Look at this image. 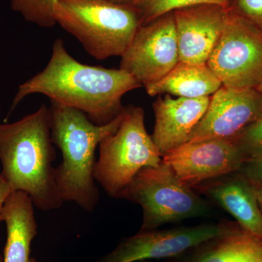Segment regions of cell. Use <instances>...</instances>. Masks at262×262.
Instances as JSON below:
<instances>
[{"mask_svg": "<svg viewBox=\"0 0 262 262\" xmlns=\"http://www.w3.org/2000/svg\"><path fill=\"white\" fill-rule=\"evenodd\" d=\"M142 85L121 69H106L80 63L57 39L46 68L20 84L9 114L32 94H42L55 101L80 110L94 123L106 125L123 111L124 95Z\"/></svg>", "mask_w": 262, "mask_h": 262, "instance_id": "6da1fadb", "label": "cell"}, {"mask_svg": "<svg viewBox=\"0 0 262 262\" xmlns=\"http://www.w3.org/2000/svg\"><path fill=\"white\" fill-rule=\"evenodd\" d=\"M54 146L46 105L18 121L0 124V173L13 192H25L43 211L58 209L64 203L55 177Z\"/></svg>", "mask_w": 262, "mask_h": 262, "instance_id": "7a4b0ae2", "label": "cell"}, {"mask_svg": "<svg viewBox=\"0 0 262 262\" xmlns=\"http://www.w3.org/2000/svg\"><path fill=\"white\" fill-rule=\"evenodd\" d=\"M124 110L110 123L98 125L80 110L51 101L52 141L62 155L55 177L63 201L73 202L87 212L94 211L100 198L94 178L96 150L103 139L118 129Z\"/></svg>", "mask_w": 262, "mask_h": 262, "instance_id": "3957f363", "label": "cell"}, {"mask_svg": "<svg viewBox=\"0 0 262 262\" xmlns=\"http://www.w3.org/2000/svg\"><path fill=\"white\" fill-rule=\"evenodd\" d=\"M54 16L99 61L121 57L141 26L135 9L113 0H58Z\"/></svg>", "mask_w": 262, "mask_h": 262, "instance_id": "277c9868", "label": "cell"}, {"mask_svg": "<svg viewBox=\"0 0 262 262\" xmlns=\"http://www.w3.org/2000/svg\"><path fill=\"white\" fill-rule=\"evenodd\" d=\"M141 106H125L118 129L100 143L94 178L108 196L119 199L143 168L157 167L163 156L148 134Z\"/></svg>", "mask_w": 262, "mask_h": 262, "instance_id": "5b68a950", "label": "cell"}, {"mask_svg": "<svg viewBox=\"0 0 262 262\" xmlns=\"http://www.w3.org/2000/svg\"><path fill=\"white\" fill-rule=\"evenodd\" d=\"M119 199L142 208L140 231L153 230L167 224L209 215L211 208L193 188L183 183L164 162L139 172Z\"/></svg>", "mask_w": 262, "mask_h": 262, "instance_id": "8992f818", "label": "cell"}, {"mask_svg": "<svg viewBox=\"0 0 262 262\" xmlns=\"http://www.w3.org/2000/svg\"><path fill=\"white\" fill-rule=\"evenodd\" d=\"M207 65L230 89H256L262 79V31L229 7Z\"/></svg>", "mask_w": 262, "mask_h": 262, "instance_id": "52a82bcc", "label": "cell"}, {"mask_svg": "<svg viewBox=\"0 0 262 262\" xmlns=\"http://www.w3.org/2000/svg\"><path fill=\"white\" fill-rule=\"evenodd\" d=\"M179 62L173 12L141 25L121 56L120 69L145 87L161 80Z\"/></svg>", "mask_w": 262, "mask_h": 262, "instance_id": "ba28073f", "label": "cell"}, {"mask_svg": "<svg viewBox=\"0 0 262 262\" xmlns=\"http://www.w3.org/2000/svg\"><path fill=\"white\" fill-rule=\"evenodd\" d=\"M230 222L139 231L122 239L111 252L94 262H140L170 259L223 233Z\"/></svg>", "mask_w": 262, "mask_h": 262, "instance_id": "9c48e42d", "label": "cell"}, {"mask_svg": "<svg viewBox=\"0 0 262 262\" xmlns=\"http://www.w3.org/2000/svg\"><path fill=\"white\" fill-rule=\"evenodd\" d=\"M183 183L193 188L239 171L246 160L233 140L187 142L163 157Z\"/></svg>", "mask_w": 262, "mask_h": 262, "instance_id": "30bf717a", "label": "cell"}, {"mask_svg": "<svg viewBox=\"0 0 262 262\" xmlns=\"http://www.w3.org/2000/svg\"><path fill=\"white\" fill-rule=\"evenodd\" d=\"M262 115V93L222 85L211 96L206 115L188 142L237 137Z\"/></svg>", "mask_w": 262, "mask_h": 262, "instance_id": "8fae6325", "label": "cell"}, {"mask_svg": "<svg viewBox=\"0 0 262 262\" xmlns=\"http://www.w3.org/2000/svg\"><path fill=\"white\" fill-rule=\"evenodd\" d=\"M229 7L194 5L173 11L179 61L204 64L222 35Z\"/></svg>", "mask_w": 262, "mask_h": 262, "instance_id": "7c38bea8", "label": "cell"}, {"mask_svg": "<svg viewBox=\"0 0 262 262\" xmlns=\"http://www.w3.org/2000/svg\"><path fill=\"white\" fill-rule=\"evenodd\" d=\"M211 96L173 98L166 94L153 103L155 124L151 139L164 156L188 142L206 115Z\"/></svg>", "mask_w": 262, "mask_h": 262, "instance_id": "4fadbf2b", "label": "cell"}, {"mask_svg": "<svg viewBox=\"0 0 262 262\" xmlns=\"http://www.w3.org/2000/svg\"><path fill=\"white\" fill-rule=\"evenodd\" d=\"M229 213L241 228L262 241V212L254 184L241 171L203 183L194 188Z\"/></svg>", "mask_w": 262, "mask_h": 262, "instance_id": "5bb4252c", "label": "cell"}, {"mask_svg": "<svg viewBox=\"0 0 262 262\" xmlns=\"http://www.w3.org/2000/svg\"><path fill=\"white\" fill-rule=\"evenodd\" d=\"M168 262H262V241L237 223Z\"/></svg>", "mask_w": 262, "mask_h": 262, "instance_id": "9a60e30c", "label": "cell"}, {"mask_svg": "<svg viewBox=\"0 0 262 262\" xmlns=\"http://www.w3.org/2000/svg\"><path fill=\"white\" fill-rule=\"evenodd\" d=\"M34 206L28 194H10L2 213L6 225L7 241L3 262H31V245L37 234Z\"/></svg>", "mask_w": 262, "mask_h": 262, "instance_id": "2e32d148", "label": "cell"}, {"mask_svg": "<svg viewBox=\"0 0 262 262\" xmlns=\"http://www.w3.org/2000/svg\"><path fill=\"white\" fill-rule=\"evenodd\" d=\"M222 82L207 63L179 61L161 80L145 86L150 96L168 94L181 98L211 96L222 87Z\"/></svg>", "mask_w": 262, "mask_h": 262, "instance_id": "e0dca14e", "label": "cell"}, {"mask_svg": "<svg viewBox=\"0 0 262 262\" xmlns=\"http://www.w3.org/2000/svg\"><path fill=\"white\" fill-rule=\"evenodd\" d=\"M128 5L139 13L141 25L174 10L194 5L214 4L229 7V0H113Z\"/></svg>", "mask_w": 262, "mask_h": 262, "instance_id": "ac0fdd59", "label": "cell"}, {"mask_svg": "<svg viewBox=\"0 0 262 262\" xmlns=\"http://www.w3.org/2000/svg\"><path fill=\"white\" fill-rule=\"evenodd\" d=\"M58 0H10L13 11L27 21L42 28H53L56 24L54 6Z\"/></svg>", "mask_w": 262, "mask_h": 262, "instance_id": "d6986e66", "label": "cell"}, {"mask_svg": "<svg viewBox=\"0 0 262 262\" xmlns=\"http://www.w3.org/2000/svg\"><path fill=\"white\" fill-rule=\"evenodd\" d=\"M232 140L242 151L246 162L262 155V115Z\"/></svg>", "mask_w": 262, "mask_h": 262, "instance_id": "ffe728a7", "label": "cell"}, {"mask_svg": "<svg viewBox=\"0 0 262 262\" xmlns=\"http://www.w3.org/2000/svg\"><path fill=\"white\" fill-rule=\"evenodd\" d=\"M229 7L262 31V0H235Z\"/></svg>", "mask_w": 262, "mask_h": 262, "instance_id": "44dd1931", "label": "cell"}, {"mask_svg": "<svg viewBox=\"0 0 262 262\" xmlns=\"http://www.w3.org/2000/svg\"><path fill=\"white\" fill-rule=\"evenodd\" d=\"M239 171L251 182L262 186V155L246 162Z\"/></svg>", "mask_w": 262, "mask_h": 262, "instance_id": "7402d4cb", "label": "cell"}, {"mask_svg": "<svg viewBox=\"0 0 262 262\" xmlns=\"http://www.w3.org/2000/svg\"><path fill=\"white\" fill-rule=\"evenodd\" d=\"M13 192V191L12 190L9 184L5 181L4 177L0 173V222H3L2 221V213H3L5 202Z\"/></svg>", "mask_w": 262, "mask_h": 262, "instance_id": "603a6c76", "label": "cell"}, {"mask_svg": "<svg viewBox=\"0 0 262 262\" xmlns=\"http://www.w3.org/2000/svg\"><path fill=\"white\" fill-rule=\"evenodd\" d=\"M253 184H254L255 192H256V198H257L258 205H259L262 212V186L258 185L255 183H253Z\"/></svg>", "mask_w": 262, "mask_h": 262, "instance_id": "cb8c5ba5", "label": "cell"}, {"mask_svg": "<svg viewBox=\"0 0 262 262\" xmlns=\"http://www.w3.org/2000/svg\"><path fill=\"white\" fill-rule=\"evenodd\" d=\"M256 89H257L259 92L262 93V79L261 82H260L259 84H258L257 88H256Z\"/></svg>", "mask_w": 262, "mask_h": 262, "instance_id": "d4e9b609", "label": "cell"}, {"mask_svg": "<svg viewBox=\"0 0 262 262\" xmlns=\"http://www.w3.org/2000/svg\"><path fill=\"white\" fill-rule=\"evenodd\" d=\"M0 262H3V256H2L1 253H0Z\"/></svg>", "mask_w": 262, "mask_h": 262, "instance_id": "484cf974", "label": "cell"}, {"mask_svg": "<svg viewBox=\"0 0 262 262\" xmlns=\"http://www.w3.org/2000/svg\"><path fill=\"white\" fill-rule=\"evenodd\" d=\"M31 262H38L37 260L34 258H32V260H31Z\"/></svg>", "mask_w": 262, "mask_h": 262, "instance_id": "4316f807", "label": "cell"}, {"mask_svg": "<svg viewBox=\"0 0 262 262\" xmlns=\"http://www.w3.org/2000/svg\"><path fill=\"white\" fill-rule=\"evenodd\" d=\"M140 262H155V261H140Z\"/></svg>", "mask_w": 262, "mask_h": 262, "instance_id": "83f0119b", "label": "cell"}]
</instances>
